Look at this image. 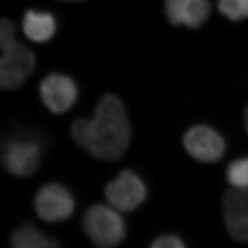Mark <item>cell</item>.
Returning a JSON list of instances; mask_svg holds the SVG:
<instances>
[{
    "label": "cell",
    "mask_w": 248,
    "mask_h": 248,
    "mask_svg": "<svg viewBox=\"0 0 248 248\" xmlns=\"http://www.w3.org/2000/svg\"><path fill=\"white\" fill-rule=\"evenodd\" d=\"M105 196L108 204L116 210L129 213L136 210L146 200L147 187L138 174L126 169L108 183Z\"/></svg>",
    "instance_id": "cell-6"
},
{
    "label": "cell",
    "mask_w": 248,
    "mask_h": 248,
    "mask_svg": "<svg viewBox=\"0 0 248 248\" xmlns=\"http://www.w3.org/2000/svg\"><path fill=\"white\" fill-rule=\"evenodd\" d=\"M65 1H82V0H65Z\"/></svg>",
    "instance_id": "cell-18"
},
{
    "label": "cell",
    "mask_w": 248,
    "mask_h": 248,
    "mask_svg": "<svg viewBox=\"0 0 248 248\" xmlns=\"http://www.w3.org/2000/svg\"><path fill=\"white\" fill-rule=\"evenodd\" d=\"M11 245L16 248H57L59 243L46 235L30 222L22 223L12 232Z\"/></svg>",
    "instance_id": "cell-12"
},
{
    "label": "cell",
    "mask_w": 248,
    "mask_h": 248,
    "mask_svg": "<svg viewBox=\"0 0 248 248\" xmlns=\"http://www.w3.org/2000/svg\"><path fill=\"white\" fill-rule=\"evenodd\" d=\"M0 87L5 90L20 88L36 67V57L25 45L17 40L0 46Z\"/></svg>",
    "instance_id": "cell-4"
},
{
    "label": "cell",
    "mask_w": 248,
    "mask_h": 248,
    "mask_svg": "<svg viewBox=\"0 0 248 248\" xmlns=\"http://www.w3.org/2000/svg\"><path fill=\"white\" fill-rule=\"evenodd\" d=\"M218 8L232 21L248 18V0H219Z\"/></svg>",
    "instance_id": "cell-14"
},
{
    "label": "cell",
    "mask_w": 248,
    "mask_h": 248,
    "mask_svg": "<svg viewBox=\"0 0 248 248\" xmlns=\"http://www.w3.org/2000/svg\"><path fill=\"white\" fill-rule=\"evenodd\" d=\"M82 226L89 240L99 248H114L126 236V225L120 212L110 205L95 204L85 212Z\"/></svg>",
    "instance_id": "cell-3"
},
{
    "label": "cell",
    "mask_w": 248,
    "mask_h": 248,
    "mask_svg": "<svg viewBox=\"0 0 248 248\" xmlns=\"http://www.w3.org/2000/svg\"><path fill=\"white\" fill-rule=\"evenodd\" d=\"M244 124H245V128H246V131L248 134V105L244 109Z\"/></svg>",
    "instance_id": "cell-17"
},
{
    "label": "cell",
    "mask_w": 248,
    "mask_h": 248,
    "mask_svg": "<svg viewBox=\"0 0 248 248\" xmlns=\"http://www.w3.org/2000/svg\"><path fill=\"white\" fill-rule=\"evenodd\" d=\"M22 27L27 38L34 43H45L53 38L56 31L55 19L50 13L29 10Z\"/></svg>",
    "instance_id": "cell-11"
},
{
    "label": "cell",
    "mask_w": 248,
    "mask_h": 248,
    "mask_svg": "<svg viewBox=\"0 0 248 248\" xmlns=\"http://www.w3.org/2000/svg\"><path fill=\"white\" fill-rule=\"evenodd\" d=\"M74 142L101 161L120 159L128 150L132 129L122 99L108 93L99 99L91 118L76 119L70 128Z\"/></svg>",
    "instance_id": "cell-1"
},
{
    "label": "cell",
    "mask_w": 248,
    "mask_h": 248,
    "mask_svg": "<svg viewBox=\"0 0 248 248\" xmlns=\"http://www.w3.org/2000/svg\"><path fill=\"white\" fill-rule=\"evenodd\" d=\"M44 152L45 142L38 133L18 130L3 142L2 163L13 176L31 177L39 169Z\"/></svg>",
    "instance_id": "cell-2"
},
{
    "label": "cell",
    "mask_w": 248,
    "mask_h": 248,
    "mask_svg": "<svg viewBox=\"0 0 248 248\" xmlns=\"http://www.w3.org/2000/svg\"><path fill=\"white\" fill-rule=\"evenodd\" d=\"M166 13L176 26L198 28L208 18L210 4L208 0H166Z\"/></svg>",
    "instance_id": "cell-10"
},
{
    "label": "cell",
    "mask_w": 248,
    "mask_h": 248,
    "mask_svg": "<svg viewBox=\"0 0 248 248\" xmlns=\"http://www.w3.org/2000/svg\"><path fill=\"white\" fill-rule=\"evenodd\" d=\"M15 33L16 29L14 24L9 19L3 18L0 23V46L7 45L16 40Z\"/></svg>",
    "instance_id": "cell-16"
},
{
    "label": "cell",
    "mask_w": 248,
    "mask_h": 248,
    "mask_svg": "<svg viewBox=\"0 0 248 248\" xmlns=\"http://www.w3.org/2000/svg\"><path fill=\"white\" fill-rule=\"evenodd\" d=\"M226 178L231 187L248 188V156L231 162L226 169Z\"/></svg>",
    "instance_id": "cell-13"
},
{
    "label": "cell",
    "mask_w": 248,
    "mask_h": 248,
    "mask_svg": "<svg viewBox=\"0 0 248 248\" xmlns=\"http://www.w3.org/2000/svg\"><path fill=\"white\" fill-rule=\"evenodd\" d=\"M33 207L40 219L56 223L71 218L75 213L76 202L69 188L59 182H50L37 190Z\"/></svg>",
    "instance_id": "cell-5"
},
{
    "label": "cell",
    "mask_w": 248,
    "mask_h": 248,
    "mask_svg": "<svg viewBox=\"0 0 248 248\" xmlns=\"http://www.w3.org/2000/svg\"><path fill=\"white\" fill-rule=\"evenodd\" d=\"M183 144L192 158L206 164L219 161L226 151L222 134L205 124L190 127L184 134Z\"/></svg>",
    "instance_id": "cell-7"
},
{
    "label": "cell",
    "mask_w": 248,
    "mask_h": 248,
    "mask_svg": "<svg viewBox=\"0 0 248 248\" xmlns=\"http://www.w3.org/2000/svg\"><path fill=\"white\" fill-rule=\"evenodd\" d=\"M185 243L180 237L175 234H163L156 237L151 244L153 248H183Z\"/></svg>",
    "instance_id": "cell-15"
},
{
    "label": "cell",
    "mask_w": 248,
    "mask_h": 248,
    "mask_svg": "<svg viewBox=\"0 0 248 248\" xmlns=\"http://www.w3.org/2000/svg\"><path fill=\"white\" fill-rule=\"evenodd\" d=\"M39 92L45 108L56 115L67 112L78 97V89L75 80L58 73L45 77L40 84Z\"/></svg>",
    "instance_id": "cell-8"
},
{
    "label": "cell",
    "mask_w": 248,
    "mask_h": 248,
    "mask_svg": "<svg viewBox=\"0 0 248 248\" xmlns=\"http://www.w3.org/2000/svg\"><path fill=\"white\" fill-rule=\"evenodd\" d=\"M222 213L231 238L248 244V188L226 190L222 197Z\"/></svg>",
    "instance_id": "cell-9"
}]
</instances>
